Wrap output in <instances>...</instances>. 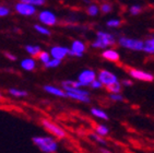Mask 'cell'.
Segmentation results:
<instances>
[{
	"label": "cell",
	"mask_w": 154,
	"mask_h": 153,
	"mask_svg": "<svg viewBox=\"0 0 154 153\" xmlns=\"http://www.w3.org/2000/svg\"><path fill=\"white\" fill-rule=\"evenodd\" d=\"M32 141L43 153H56L58 150V142L54 137L36 136L32 139Z\"/></svg>",
	"instance_id": "obj_1"
},
{
	"label": "cell",
	"mask_w": 154,
	"mask_h": 153,
	"mask_svg": "<svg viewBox=\"0 0 154 153\" xmlns=\"http://www.w3.org/2000/svg\"><path fill=\"white\" fill-rule=\"evenodd\" d=\"M115 43H116V41L113 34L104 32V31H98V32L96 33V39H95L94 42H92L91 46H92L93 48L107 49V47L114 46Z\"/></svg>",
	"instance_id": "obj_2"
},
{
	"label": "cell",
	"mask_w": 154,
	"mask_h": 153,
	"mask_svg": "<svg viewBox=\"0 0 154 153\" xmlns=\"http://www.w3.org/2000/svg\"><path fill=\"white\" fill-rule=\"evenodd\" d=\"M42 125L45 129L47 130L48 133L53 136L54 138L57 139H65L67 137V133L66 130L62 128L61 126H59L58 124H56L55 121L48 119V118H43L42 119Z\"/></svg>",
	"instance_id": "obj_3"
},
{
	"label": "cell",
	"mask_w": 154,
	"mask_h": 153,
	"mask_svg": "<svg viewBox=\"0 0 154 153\" xmlns=\"http://www.w3.org/2000/svg\"><path fill=\"white\" fill-rule=\"evenodd\" d=\"M66 92L67 97H70L74 101H79L83 103L90 102V93L85 91L84 89H73V88H66L62 89Z\"/></svg>",
	"instance_id": "obj_4"
},
{
	"label": "cell",
	"mask_w": 154,
	"mask_h": 153,
	"mask_svg": "<svg viewBox=\"0 0 154 153\" xmlns=\"http://www.w3.org/2000/svg\"><path fill=\"white\" fill-rule=\"evenodd\" d=\"M118 44L124 48L127 49L134 50V52H140L143 50L144 48V42L140 41V39H136V38H130L122 36L118 39Z\"/></svg>",
	"instance_id": "obj_5"
},
{
	"label": "cell",
	"mask_w": 154,
	"mask_h": 153,
	"mask_svg": "<svg viewBox=\"0 0 154 153\" xmlns=\"http://www.w3.org/2000/svg\"><path fill=\"white\" fill-rule=\"evenodd\" d=\"M96 79H97V73L94 70H92V69H84L79 73L77 81L80 83V86L82 88H85V86H91V83L94 82Z\"/></svg>",
	"instance_id": "obj_6"
},
{
	"label": "cell",
	"mask_w": 154,
	"mask_h": 153,
	"mask_svg": "<svg viewBox=\"0 0 154 153\" xmlns=\"http://www.w3.org/2000/svg\"><path fill=\"white\" fill-rule=\"evenodd\" d=\"M97 80L103 84V86H105V88H108V86L119 82L118 78H117V76H116L115 73H113V72L109 70H105V69L101 70L97 73Z\"/></svg>",
	"instance_id": "obj_7"
},
{
	"label": "cell",
	"mask_w": 154,
	"mask_h": 153,
	"mask_svg": "<svg viewBox=\"0 0 154 153\" xmlns=\"http://www.w3.org/2000/svg\"><path fill=\"white\" fill-rule=\"evenodd\" d=\"M38 21L44 27H54L57 24V17L51 10H42L38 13Z\"/></svg>",
	"instance_id": "obj_8"
},
{
	"label": "cell",
	"mask_w": 154,
	"mask_h": 153,
	"mask_svg": "<svg viewBox=\"0 0 154 153\" xmlns=\"http://www.w3.org/2000/svg\"><path fill=\"white\" fill-rule=\"evenodd\" d=\"M14 10L17 13L23 15V17H32L36 13V8L31 6L29 3H26L24 0L19 1L18 3H15Z\"/></svg>",
	"instance_id": "obj_9"
},
{
	"label": "cell",
	"mask_w": 154,
	"mask_h": 153,
	"mask_svg": "<svg viewBox=\"0 0 154 153\" xmlns=\"http://www.w3.org/2000/svg\"><path fill=\"white\" fill-rule=\"evenodd\" d=\"M129 74L134 79L139 80V81H144V82H153L154 81L153 74L150 73V72H146V71L140 70V69L131 68V69H129Z\"/></svg>",
	"instance_id": "obj_10"
},
{
	"label": "cell",
	"mask_w": 154,
	"mask_h": 153,
	"mask_svg": "<svg viewBox=\"0 0 154 153\" xmlns=\"http://www.w3.org/2000/svg\"><path fill=\"white\" fill-rule=\"evenodd\" d=\"M86 45L81 39H74L71 43V46L69 48V55L74 57H82L83 54L85 53Z\"/></svg>",
	"instance_id": "obj_11"
},
{
	"label": "cell",
	"mask_w": 154,
	"mask_h": 153,
	"mask_svg": "<svg viewBox=\"0 0 154 153\" xmlns=\"http://www.w3.org/2000/svg\"><path fill=\"white\" fill-rule=\"evenodd\" d=\"M49 54H51V58L58 59L61 61L62 59L69 55V48L65 47V46H54V47H51Z\"/></svg>",
	"instance_id": "obj_12"
},
{
	"label": "cell",
	"mask_w": 154,
	"mask_h": 153,
	"mask_svg": "<svg viewBox=\"0 0 154 153\" xmlns=\"http://www.w3.org/2000/svg\"><path fill=\"white\" fill-rule=\"evenodd\" d=\"M102 57L110 62H118L120 60V55L114 48H107L102 52Z\"/></svg>",
	"instance_id": "obj_13"
},
{
	"label": "cell",
	"mask_w": 154,
	"mask_h": 153,
	"mask_svg": "<svg viewBox=\"0 0 154 153\" xmlns=\"http://www.w3.org/2000/svg\"><path fill=\"white\" fill-rule=\"evenodd\" d=\"M44 91H46L47 93L51 95H55V96H58V97H67L66 95V92L62 90V89L58 88V86H51V84H47V86H44Z\"/></svg>",
	"instance_id": "obj_14"
},
{
	"label": "cell",
	"mask_w": 154,
	"mask_h": 153,
	"mask_svg": "<svg viewBox=\"0 0 154 153\" xmlns=\"http://www.w3.org/2000/svg\"><path fill=\"white\" fill-rule=\"evenodd\" d=\"M21 67H22V69L25 71L35 70V68H36L35 59L31 58V57H29V58H24L23 60L21 61Z\"/></svg>",
	"instance_id": "obj_15"
},
{
	"label": "cell",
	"mask_w": 154,
	"mask_h": 153,
	"mask_svg": "<svg viewBox=\"0 0 154 153\" xmlns=\"http://www.w3.org/2000/svg\"><path fill=\"white\" fill-rule=\"evenodd\" d=\"M91 114L96 118H100V119H104V120H107L108 119V115L105 111H103L102 108H98V107H92L91 108Z\"/></svg>",
	"instance_id": "obj_16"
},
{
	"label": "cell",
	"mask_w": 154,
	"mask_h": 153,
	"mask_svg": "<svg viewBox=\"0 0 154 153\" xmlns=\"http://www.w3.org/2000/svg\"><path fill=\"white\" fill-rule=\"evenodd\" d=\"M94 130H95V133L98 136H101V137H106L108 133H109V128L107 126H105V125L103 124H97L95 125L94 127Z\"/></svg>",
	"instance_id": "obj_17"
},
{
	"label": "cell",
	"mask_w": 154,
	"mask_h": 153,
	"mask_svg": "<svg viewBox=\"0 0 154 153\" xmlns=\"http://www.w3.org/2000/svg\"><path fill=\"white\" fill-rule=\"evenodd\" d=\"M25 50L29 55L33 57H38V55L41 54L42 49L38 45H26L25 46Z\"/></svg>",
	"instance_id": "obj_18"
},
{
	"label": "cell",
	"mask_w": 154,
	"mask_h": 153,
	"mask_svg": "<svg viewBox=\"0 0 154 153\" xmlns=\"http://www.w3.org/2000/svg\"><path fill=\"white\" fill-rule=\"evenodd\" d=\"M143 52H145L146 54H150V55H154V37L150 38V39H146L144 42Z\"/></svg>",
	"instance_id": "obj_19"
},
{
	"label": "cell",
	"mask_w": 154,
	"mask_h": 153,
	"mask_svg": "<svg viewBox=\"0 0 154 153\" xmlns=\"http://www.w3.org/2000/svg\"><path fill=\"white\" fill-rule=\"evenodd\" d=\"M86 13L90 17H96L100 13V6H97L96 3H92L86 8Z\"/></svg>",
	"instance_id": "obj_20"
},
{
	"label": "cell",
	"mask_w": 154,
	"mask_h": 153,
	"mask_svg": "<svg viewBox=\"0 0 154 153\" xmlns=\"http://www.w3.org/2000/svg\"><path fill=\"white\" fill-rule=\"evenodd\" d=\"M34 29H35L36 32H38L42 35L51 36V30H48L47 27H44V25H42V24H35V25H34Z\"/></svg>",
	"instance_id": "obj_21"
},
{
	"label": "cell",
	"mask_w": 154,
	"mask_h": 153,
	"mask_svg": "<svg viewBox=\"0 0 154 153\" xmlns=\"http://www.w3.org/2000/svg\"><path fill=\"white\" fill-rule=\"evenodd\" d=\"M38 60L39 61L43 64V65H46L47 62H49L51 61V54L48 53V52H45V50H42L41 52V54L38 55Z\"/></svg>",
	"instance_id": "obj_22"
},
{
	"label": "cell",
	"mask_w": 154,
	"mask_h": 153,
	"mask_svg": "<svg viewBox=\"0 0 154 153\" xmlns=\"http://www.w3.org/2000/svg\"><path fill=\"white\" fill-rule=\"evenodd\" d=\"M9 94L14 97H25L27 96V92L24 90H19V89H9Z\"/></svg>",
	"instance_id": "obj_23"
},
{
	"label": "cell",
	"mask_w": 154,
	"mask_h": 153,
	"mask_svg": "<svg viewBox=\"0 0 154 153\" xmlns=\"http://www.w3.org/2000/svg\"><path fill=\"white\" fill-rule=\"evenodd\" d=\"M106 90L109 92V94H117V93H120V91H122V83L120 82L115 83L113 86L106 88Z\"/></svg>",
	"instance_id": "obj_24"
},
{
	"label": "cell",
	"mask_w": 154,
	"mask_h": 153,
	"mask_svg": "<svg viewBox=\"0 0 154 153\" xmlns=\"http://www.w3.org/2000/svg\"><path fill=\"white\" fill-rule=\"evenodd\" d=\"M112 10H113V5L109 3V2H103L101 6H100V12L105 13V14L110 13Z\"/></svg>",
	"instance_id": "obj_25"
},
{
	"label": "cell",
	"mask_w": 154,
	"mask_h": 153,
	"mask_svg": "<svg viewBox=\"0 0 154 153\" xmlns=\"http://www.w3.org/2000/svg\"><path fill=\"white\" fill-rule=\"evenodd\" d=\"M120 24H122V20H119V19H110V20H108L106 22V27H110V29H115V27H120Z\"/></svg>",
	"instance_id": "obj_26"
},
{
	"label": "cell",
	"mask_w": 154,
	"mask_h": 153,
	"mask_svg": "<svg viewBox=\"0 0 154 153\" xmlns=\"http://www.w3.org/2000/svg\"><path fill=\"white\" fill-rule=\"evenodd\" d=\"M89 136H90V138L92 139L93 141H95V142H97V143H100V144H105L107 143L106 142V140L103 138V137H101V136H98V135H96V133H89Z\"/></svg>",
	"instance_id": "obj_27"
},
{
	"label": "cell",
	"mask_w": 154,
	"mask_h": 153,
	"mask_svg": "<svg viewBox=\"0 0 154 153\" xmlns=\"http://www.w3.org/2000/svg\"><path fill=\"white\" fill-rule=\"evenodd\" d=\"M141 11H142V8H141V6H139V5H132V6L129 8V12H130V14H132V15H138Z\"/></svg>",
	"instance_id": "obj_28"
},
{
	"label": "cell",
	"mask_w": 154,
	"mask_h": 153,
	"mask_svg": "<svg viewBox=\"0 0 154 153\" xmlns=\"http://www.w3.org/2000/svg\"><path fill=\"white\" fill-rule=\"evenodd\" d=\"M60 64H61V61H60V60L51 58V61L47 62V64L45 65V67H46V68H57V67H59Z\"/></svg>",
	"instance_id": "obj_29"
},
{
	"label": "cell",
	"mask_w": 154,
	"mask_h": 153,
	"mask_svg": "<svg viewBox=\"0 0 154 153\" xmlns=\"http://www.w3.org/2000/svg\"><path fill=\"white\" fill-rule=\"evenodd\" d=\"M26 3H29V5H31V6L33 7H39V6H43L45 3V0H24Z\"/></svg>",
	"instance_id": "obj_30"
},
{
	"label": "cell",
	"mask_w": 154,
	"mask_h": 153,
	"mask_svg": "<svg viewBox=\"0 0 154 153\" xmlns=\"http://www.w3.org/2000/svg\"><path fill=\"white\" fill-rule=\"evenodd\" d=\"M109 98L114 102H122L124 101V96L120 93H117V94H109Z\"/></svg>",
	"instance_id": "obj_31"
},
{
	"label": "cell",
	"mask_w": 154,
	"mask_h": 153,
	"mask_svg": "<svg viewBox=\"0 0 154 153\" xmlns=\"http://www.w3.org/2000/svg\"><path fill=\"white\" fill-rule=\"evenodd\" d=\"M10 14V9L6 6H0V17H7Z\"/></svg>",
	"instance_id": "obj_32"
},
{
	"label": "cell",
	"mask_w": 154,
	"mask_h": 153,
	"mask_svg": "<svg viewBox=\"0 0 154 153\" xmlns=\"http://www.w3.org/2000/svg\"><path fill=\"white\" fill-rule=\"evenodd\" d=\"M91 86L92 89H94V90H98V89H102V88H103V84H102V83L100 82V81H98L97 79H96L94 81V82L91 83V86Z\"/></svg>",
	"instance_id": "obj_33"
},
{
	"label": "cell",
	"mask_w": 154,
	"mask_h": 153,
	"mask_svg": "<svg viewBox=\"0 0 154 153\" xmlns=\"http://www.w3.org/2000/svg\"><path fill=\"white\" fill-rule=\"evenodd\" d=\"M5 56H6L7 59H9L11 61H15V60H17V56H14V55L11 53H5Z\"/></svg>",
	"instance_id": "obj_34"
},
{
	"label": "cell",
	"mask_w": 154,
	"mask_h": 153,
	"mask_svg": "<svg viewBox=\"0 0 154 153\" xmlns=\"http://www.w3.org/2000/svg\"><path fill=\"white\" fill-rule=\"evenodd\" d=\"M122 86H132V81L131 80H128V79H125L122 81Z\"/></svg>",
	"instance_id": "obj_35"
},
{
	"label": "cell",
	"mask_w": 154,
	"mask_h": 153,
	"mask_svg": "<svg viewBox=\"0 0 154 153\" xmlns=\"http://www.w3.org/2000/svg\"><path fill=\"white\" fill-rule=\"evenodd\" d=\"M101 152H102V153H112V152H110V151L106 150V149H102Z\"/></svg>",
	"instance_id": "obj_36"
},
{
	"label": "cell",
	"mask_w": 154,
	"mask_h": 153,
	"mask_svg": "<svg viewBox=\"0 0 154 153\" xmlns=\"http://www.w3.org/2000/svg\"><path fill=\"white\" fill-rule=\"evenodd\" d=\"M1 97H2V95H1V93H0V98H1Z\"/></svg>",
	"instance_id": "obj_37"
}]
</instances>
